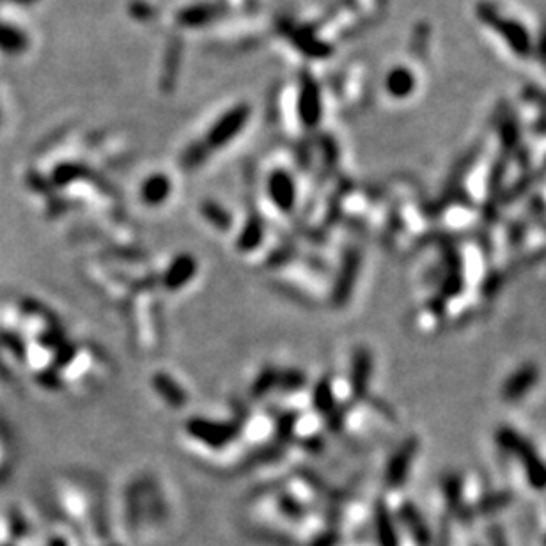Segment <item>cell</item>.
<instances>
[{
	"mask_svg": "<svg viewBox=\"0 0 546 546\" xmlns=\"http://www.w3.org/2000/svg\"><path fill=\"white\" fill-rule=\"evenodd\" d=\"M294 44L298 46V50L306 53L309 57H323L330 52V46L323 44L322 41L317 39L314 34L310 33H297L293 37Z\"/></svg>",
	"mask_w": 546,
	"mask_h": 546,
	"instance_id": "5bb4252c",
	"label": "cell"
},
{
	"mask_svg": "<svg viewBox=\"0 0 546 546\" xmlns=\"http://www.w3.org/2000/svg\"><path fill=\"white\" fill-rule=\"evenodd\" d=\"M188 431L192 437L197 438V440H202V442H206V443H211L213 447L224 446V443L229 442L234 434L233 428L231 426L218 424V422L202 421V419L190 421Z\"/></svg>",
	"mask_w": 546,
	"mask_h": 546,
	"instance_id": "5b68a950",
	"label": "cell"
},
{
	"mask_svg": "<svg viewBox=\"0 0 546 546\" xmlns=\"http://www.w3.org/2000/svg\"><path fill=\"white\" fill-rule=\"evenodd\" d=\"M155 383H157V390H160L161 396H164L167 401H170V405H181V401L185 399L179 387L174 382H170V380H167L165 376H157Z\"/></svg>",
	"mask_w": 546,
	"mask_h": 546,
	"instance_id": "9a60e30c",
	"label": "cell"
},
{
	"mask_svg": "<svg viewBox=\"0 0 546 546\" xmlns=\"http://www.w3.org/2000/svg\"><path fill=\"white\" fill-rule=\"evenodd\" d=\"M412 85H414V78L403 68L394 69V71L389 73V77H387V89H389V93L392 94V96H406V94L410 93Z\"/></svg>",
	"mask_w": 546,
	"mask_h": 546,
	"instance_id": "4fadbf2b",
	"label": "cell"
},
{
	"mask_svg": "<svg viewBox=\"0 0 546 546\" xmlns=\"http://www.w3.org/2000/svg\"><path fill=\"white\" fill-rule=\"evenodd\" d=\"M417 450H419L417 438H408V440L399 447L398 452L394 454L389 466H387V481H389V484L398 486V484L405 482L406 475H408L410 465L414 461Z\"/></svg>",
	"mask_w": 546,
	"mask_h": 546,
	"instance_id": "277c9868",
	"label": "cell"
},
{
	"mask_svg": "<svg viewBox=\"0 0 546 546\" xmlns=\"http://www.w3.org/2000/svg\"><path fill=\"white\" fill-rule=\"evenodd\" d=\"M502 282H504V273H493V275H490V277L484 281V284H482V294H486V297L495 294L500 288H502Z\"/></svg>",
	"mask_w": 546,
	"mask_h": 546,
	"instance_id": "d6986e66",
	"label": "cell"
},
{
	"mask_svg": "<svg viewBox=\"0 0 546 546\" xmlns=\"http://www.w3.org/2000/svg\"><path fill=\"white\" fill-rule=\"evenodd\" d=\"M249 117V105H238V107L231 109L229 112H225L209 130L208 139H206L209 148H222V146L233 141L234 136L245 128Z\"/></svg>",
	"mask_w": 546,
	"mask_h": 546,
	"instance_id": "7a4b0ae2",
	"label": "cell"
},
{
	"mask_svg": "<svg viewBox=\"0 0 546 546\" xmlns=\"http://www.w3.org/2000/svg\"><path fill=\"white\" fill-rule=\"evenodd\" d=\"M316 399H317V408L326 412L332 410V392H330L328 383H322L316 390Z\"/></svg>",
	"mask_w": 546,
	"mask_h": 546,
	"instance_id": "ac0fdd59",
	"label": "cell"
},
{
	"mask_svg": "<svg viewBox=\"0 0 546 546\" xmlns=\"http://www.w3.org/2000/svg\"><path fill=\"white\" fill-rule=\"evenodd\" d=\"M358 266H360V254L355 252V250H350V252L346 254L341 277H339L337 284H335V291H333V300H335L337 306H344V301L350 298L355 279H357Z\"/></svg>",
	"mask_w": 546,
	"mask_h": 546,
	"instance_id": "ba28073f",
	"label": "cell"
},
{
	"mask_svg": "<svg viewBox=\"0 0 546 546\" xmlns=\"http://www.w3.org/2000/svg\"><path fill=\"white\" fill-rule=\"evenodd\" d=\"M538 367L532 366V364H527V366L520 367V369L507 380L506 385H504L502 398L506 399V401H516V399L523 398V396L538 383Z\"/></svg>",
	"mask_w": 546,
	"mask_h": 546,
	"instance_id": "8992f818",
	"label": "cell"
},
{
	"mask_svg": "<svg viewBox=\"0 0 546 546\" xmlns=\"http://www.w3.org/2000/svg\"><path fill=\"white\" fill-rule=\"evenodd\" d=\"M259 240H261V227L257 224H250L245 229V234L241 236L240 245L241 249H254V245Z\"/></svg>",
	"mask_w": 546,
	"mask_h": 546,
	"instance_id": "e0dca14e",
	"label": "cell"
},
{
	"mask_svg": "<svg viewBox=\"0 0 546 546\" xmlns=\"http://www.w3.org/2000/svg\"><path fill=\"white\" fill-rule=\"evenodd\" d=\"M371 371H373V357L367 350L360 348L355 353L353 371H351V385H353L355 396H364L369 383Z\"/></svg>",
	"mask_w": 546,
	"mask_h": 546,
	"instance_id": "9c48e42d",
	"label": "cell"
},
{
	"mask_svg": "<svg viewBox=\"0 0 546 546\" xmlns=\"http://www.w3.org/2000/svg\"><path fill=\"white\" fill-rule=\"evenodd\" d=\"M218 15H220L218 6L195 4L183 9V11L179 12L177 20H179L181 25H185V27H202V25L211 24L215 18H218Z\"/></svg>",
	"mask_w": 546,
	"mask_h": 546,
	"instance_id": "30bf717a",
	"label": "cell"
},
{
	"mask_svg": "<svg viewBox=\"0 0 546 546\" xmlns=\"http://www.w3.org/2000/svg\"><path fill=\"white\" fill-rule=\"evenodd\" d=\"M202 211H204V215L208 217V220L213 222V224L218 225V227H227V224H231V218L229 215H227V211H224L218 204L206 202Z\"/></svg>",
	"mask_w": 546,
	"mask_h": 546,
	"instance_id": "2e32d148",
	"label": "cell"
},
{
	"mask_svg": "<svg viewBox=\"0 0 546 546\" xmlns=\"http://www.w3.org/2000/svg\"><path fill=\"white\" fill-rule=\"evenodd\" d=\"M170 193V181L164 174H155L142 185V199L148 204H160Z\"/></svg>",
	"mask_w": 546,
	"mask_h": 546,
	"instance_id": "8fae6325",
	"label": "cell"
},
{
	"mask_svg": "<svg viewBox=\"0 0 546 546\" xmlns=\"http://www.w3.org/2000/svg\"><path fill=\"white\" fill-rule=\"evenodd\" d=\"M202 151H204V148H202V146H192V148L186 149V153H185V165H188V167H192V165L201 164V160H202Z\"/></svg>",
	"mask_w": 546,
	"mask_h": 546,
	"instance_id": "ffe728a7",
	"label": "cell"
},
{
	"mask_svg": "<svg viewBox=\"0 0 546 546\" xmlns=\"http://www.w3.org/2000/svg\"><path fill=\"white\" fill-rule=\"evenodd\" d=\"M268 190L273 202H275L282 211H290V209L293 208L297 192H294V183L290 174L284 173V170H275V173L270 176Z\"/></svg>",
	"mask_w": 546,
	"mask_h": 546,
	"instance_id": "52a82bcc",
	"label": "cell"
},
{
	"mask_svg": "<svg viewBox=\"0 0 546 546\" xmlns=\"http://www.w3.org/2000/svg\"><path fill=\"white\" fill-rule=\"evenodd\" d=\"M195 272V265L190 257H179L176 263L169 268L167 275H165V284L176 290L179 285H183L185 282L190 281V277Z\"/></svg>",
	"mask_w": 546,
	"mask_h": 546,
	"instance_id": "7c38bea8",
	"label": "cell"
},
{
	"mask_svg": "<svg viewBox=\"0 0 546 546\" xmlns=\"http://www.w3.org/2000/svg\"><path fill=\"white\" fill-rule=\"evenodd\" d=\"M497 440L502 449L509 450L514 456H518L522 465L525 466L529 481L532 482L538 490H543V488L546 486V465L541 461V458L538 456L534 447L530 446L522 434H518L514 430H511V428L498 430Z\"/></svg>",
	"mask_w": 546,
	"mask_h": 546,
	"instance_id": "6da1fadb",
	"label": "cell"
},
{
	"mask_svg": "<svg viewBox=\"0 0 546 546\" xmlns=\"http://www.w3.org/2000/svg\"><path fill=\"white\" fill-rule=\"evenodd\" d=\"M298 114L306 126H316L322 119V93L316 82L306 75L301 78L300 94H298Z\"/></svg>",
	"mask_w": 546,
	"mask_h": 546,
	"instance_id": "3957f363",
	"label": "cell"
}]
</instances>
